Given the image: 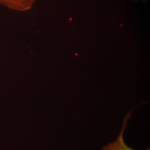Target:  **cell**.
Wrapping results in <instances>:
<instances>
[{"instance_id": "obj_1", "label": "cell", "mask_w": 150, "mask_h": 150, "mask_svg": "<svg viewBox=\"0 0 150 150\" xmlns=\"http://www.w3.org/2000/svg\"><path fill=\"white\" fill-rule=\"evenodd\" d=\"M133 110L129 112L125 116L123 121L122 129H121L117 138L113 142H110L102 147V150H135L126 144L124 141L123 134L126 128L127 121L130 118ZM146 150H150L147 149Z\"/></svg>"}, {"instance_id": "obj_3", "label": "cell", "mask_w": 150, "mask_h": 150, "mask_svg": "<svg viewBox=\"0 0 150 150\" xmlns=\"http://www.w3.org/2000/svg\"><path fill=\"white\" fill-rule=\"evenodd\" d=\"M129 1H145L146 0H129Z\"/></svg>"}, {"instance_id": "obj_2", "label": "cell", "mask_w": 150, "mask_h": 150, "mask_svg": "<svg viewBox=\"0 0 150 150\" xmlns=\"http://www.w3.org/2000/svg\"><path fill=\"white\" fill-rule=\"evenodd\" d=\"M36 0H0V5L12 10L26 12L32 8Z\"/></svg>"}]
</instances>
